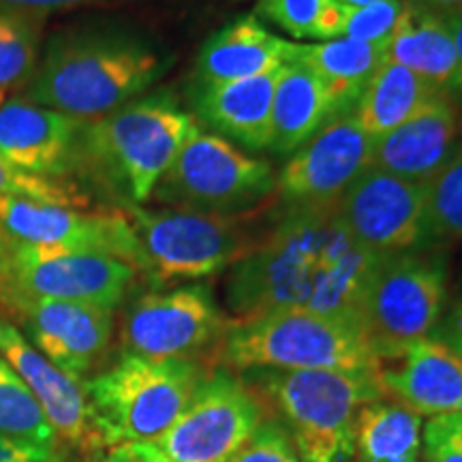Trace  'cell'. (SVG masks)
Listing matches in <instances>:
<instances>
[{
    "label": "cell",
    "instance_id": "cell-2",
    "mask_svg": "<svg viewBox=\"0 0 462 462\" xmlns=\"http://www.w3.org/2000/svg\"><path fill=\"white\" fill-rule=\"evenodd\" d=\"M171 67L157 42L118 22H79L43 42L22 97L92 123L146 95Z\"/></svg>",
    "mask_w": 462,
    "mask_h": 462
},
{
    "label": "cell",
    "instance_id": "cell-46",
    "mask_svg": "<svg viewBox=\"0 0 462 462\" xmlns=\"http://www.w3.org/2000/svg\"><path fill=\"white\" fill-rule=\"evenodd\" d=\"M456 9H462V0H460V5H458V7H456Z\"/></svg>",
    "mask_w": 462,
    "mask_h": 462
},
{
    "label": "cell",
    "instance_id": "cell-22",
    "mask_svg": "<svg viewBox=\"0 0 462 462\" xmlns=\"http://www.w3.org/2000/svg\"><path fill=\"white\" fill-rule=\"evenodd\" d=\"M291 42L276 37L255 15L238 17L201 45L190 88L273 73L289 60Z\"/></svg>",
    "mask_w": 462,
    "mask_h": 462
},
{
    "label": "cell",
    "instance_id": "cell-30",
    "mask_svg": "<svg viewBox=\"0 0 462 462\" xmlns=\"http://www.w3.org/2000/svg\"><path fill=\"white\" fill-rule=\"evenodd\" d=\"M255 14L293 39L343 37L345 5L337 0H259Z\"/></svg>",
    "mask_w": 462,
    "mask_h": 462
},
{
    "label": "cell",
    "instance_id": "cell-28",
    "mask_svg": "<svg viewBox=\"0 0 462 462\" xmlns=\"http://www.w3.org/2000/svg\"><path fill=\"white\" fill-rule=\"evenodd\" d=\"M0 437L39 454L45 462H60V441L42 404L26 388L14 366L0 356Z\"/></svg>",
    "mask_w": 462,
    "mask_h": 462
},
{
    "label": "cell",
    "instance_id": "cell-21",
    "mask_svg": "<svg viewBox=\"0 0 462 462\" xmlns=\"http://www.w3.org/2000/svg\"><path fill=\"white\" fill-rule=\"evenodd\" d=\"M279 69L238 82L190 88V106L201 123L248 150H270L273 99Z\"/></svg>",
    "mask_w": 462,
    "mask_h": 462
},
{
    "label": "cell",
    "instance_id": "cell-20",
    "mask_svg": "<svg viewBox=\"0 0 462 462\" xmlns=\"http://www.w3.org/2000/svg\"><path fill=\"white\" fill-rule=\"evenodd\" d=\"M385 396L418 415L462 411V360L437 338L418 340L379 371Z\"/></svg>",
    "mask_w": 462,
    "mask_h": 462
},
{
    "label": "cell",
    "instance_id": "cell-37",
    "mask_svg": "<svg viewBox=\"0 0 462 462\" xmlns=\"http://www.w3.org/2000/svg\"><path fill=\"white\" fill-rule=\"evenodd\" d=\"M430 337L446 345L448 349H452L462 360V298L441 317Z\"/></svg>",
    "mask_w": 462,
    "mask_h": 462
},
{
    "label": "cell",
    "instance_id": "cell-19",
    "mask_svg": "<svg viewBox=\"0 0 462 462\" xmlns=\"http://www.w3.org/2000/svg\"><path fill=\"white\" fill-rule=\"evenodd\" d=\"M460 146L462 114L448 95H441L409 123L374 137L371 167L429 184Z\"/></svg>",
    "mask_w": 462,
    "mask_h": 462
},
{
    "label": "cell",
    "instance_id": "cell-44",
    "mask_svg": "<svg viewBox=\"0 0 462 462\" xmlns=\"http://www.w3.org/2000/svg\"><path fill=\"white\" fill-rule=\"evenodd\" d=\"M0 282H3V242H0Z\"/></svg>",
    "mask_w": 462,
    "mask_h": 462
},
{
    "label": "cell",
    "instance_id": "cell-8",
    "mask_svg": "<svg viewBox=\"0 0 462 462\" xmlns=\"http://www.w3.org/2000/svg\"><path fill=\"white\" fill-rule=\"evenodd\" d=\"M123 212L137 236L142 274L159 289L218 274L251 255L262 242L234 217L142 206H126Z\"/></svg>",
    "mask_w": 462,
    "mask_h": 462
},
{
    "label": "cell",
    "instance_id": "cell-9",
    "mask_svg": "<svg viewBox=\"0 0 462 462\" xmlns=\"http://www.w3.org/2000/svg\"><path fill=\"white\" fill-rule=\"evenodd\" d=\"M276 195L268 161L253 159L223 137L198 129L161 176L150 199L173 210L240 218Z\"/></svg>",
    "mask_w": 462,
    "mask_h": 462
},
{
    "label": "cell",
    "instance_id": "cell-43",
    "mask_svg": "<svg viewBox=\"0 0 462 462\" xmlns=\"http://www.w3.org/2000/svg\"><path fill=\"white\" fill-rule=\"evenodd\" d=\"M340 5H346V7H364V5L379 3V0H337Z\"/></svg>",
    "mask_w": 462,
    "mask_h": 462
},
{
    "label": "cell",
    "instance_id": "cell-13",
    "mask_svg": "<svg viewBox=\"0 0 462 462\" xmlns=\"http://www.w3.org/2000/svg\"><path fill=\"white\" fill-rule=\"evenodd\" d=\"M0 240L65 253H99L131 263L142 273V251L125 212L28 198H0Z\"/></svg>",
    "mask_w": 462,
    "mask_h": 462
},
{
    "label": "cell",
    "instance_id": "cell-27",
    "mask_svg": "<svg viewBox=\"0 0 462 462\" xmlns=\"http://www.w3.org/2000/svg\"><path fill=\"white\" fill-rule=\"evenodd\" d=\"M421 415L396 401L364 404L356 426L354 462H413L421 449Z\"/></svg>",
    "mask_w": 462,
    "mask_h": 462
},
{
    "label": "cell",
    "instance_id": "cell-29",
    "mask_svg": "<svg viewBox=\"0 0 462 462\" xmlns=\"http://www.w3.org/2000/svg\"><path fill=\"white\" fill-rule=\"evenodd\" d=\"M45 20L0 11V90L17 92L31 84L43 50Z\"/></svg>",
    "mask_w": 462,
    "mask_h": 462
},
{
    "label": "cell",
    "instance_id": "cell-25",
    "mask_svg": "<svg viewBox=\"0 0 462 462\" xmlns=\"http://www.w3.org/2000/svg\"><path fill=\"white\" fill-rule=\"evenodd\" d=\"M334 116L337 107L319 79L300 62H285L276 75L270 150L293 154Z\"/></svg>",
    "mask_w": 462,
    "mask_h": 462
},
{
    "label": "cell",
    "instance_id": "cell-15",
    "mask_svg": "<svg viewBox=\"0 0 462 462\" xmlns=\"http://www.w3.org/2000/svg\"><path fill=\"white\" fill-rule=\"evenodd\" d=\"M0 304L39 354L78 381H86L112 345L114 310L17 293H3Z\"/></svg>",
    "mask_w": 462,
    "mask_h": 462
},
{
    "label": "cell",
    "instance_id": "cell-6",
    "mask_svg": "<svg viewBox=\"0 0 462 462\" xmlns=\"http://www.w3.org/2000/svg\"><path fill=\"white\" fill-rule=\"evenodd\" d=\"M206 373L201 362L123 354L106 371L86 379L92 426L103 448L154 443L163 437Z\"/></svg>",
    "mask_w": 462,
    "mask_h": 462
},
{
    "label": "cell",
    "instance_id": "cell-39",
    "mask_svg": "<svg viewBox=\"0 0 462 462\" xmlns=\"http://www.w3.org/2000/svg\"><path fill=\"white\" fill-rule=\"evenodd\" d=\"M443 17H446L448 31L454 39L456 58H458V78H456V92H454V95H462V9L449 11V14H446Z\"/></svg>",
    "mask_w": 462,
    "mask_h": 462
},
{
    "label": "cell",
    "instance_id": "cell-32",
    "mask_svg": "<svg viewBox=\"0 0 462 462\" xmlns=\"http://www.w3.org/2000/svg\"><path fill=\"white\" fill-rule=\"evenodd\" d=\"M0 198H28L51 204L88 208L90 199L75 182H54L17 171L0 159Z\"/></svg>",
    "mask_w": 462,
    "mask_h": 462
},
{
    "label": "cell",
    "instance_id": "cell-35",
    "mask_svg": "<svg viewBox=\"0 0 462 462\" xmlns=\"http://www.w3.org/2000/svg\"><path fill=\"white\" fill-rule=\"evenodd\" d=\"M424 462H462V411L432 415L421 429Z\"/></svg>",
    "mask_w": 462,
    "mask_h": 462
},
{
    "label": "cell",
    "instance_id": "cell-45",
    "mask_svg": "<svg viewBox=\"0 0 462 462\" xmlns=\"http://www.w3.org/2000/svg\"><path fill=\"white\" fill-rule=\"evenodd\" d=\"M3 103H5V92L0 90V106H3Z\"/></svg>",
    "mask_w": 462,
    "mask_h": 462
},
{
    "label": "cell",
    "instance_id": "cell-26",
    "mask_svg": "<svg viewBox=\"0 0 462 462\" xmlns=\"http://www.w3.org/2000/svg\"><path fill=\"white\" fill-rule=\"evenodd\" d=\"M437 97H441V92L385 56L351 109V116L364 133L379 137L409 123Z\"/></svg>",
    "mask_w": 462,
    "mask_h": 462
},
{
    "label": "cell",
    "instance_id": "cell-12",
    "mask_svg": "<svg viewBox=\"0 0 462 462\" xmlns=\"http://www.w3.org/2000/svg\"><path fill=\"white\" fill-rule=\"evenodd\" d=\"M3 242V293L79 302L116 310L137 281L131 263L99 253L45 251Z\"/></svg>",
    "mask_w": 462,
    "mask_h": 462
},
{
    "label": "cell",
    "instance_id": "cell-1",
    "mask_svg": "<svg viewBox=\"0 0 462 462\" xmlns=\"http://www.w3.org/2000/svg\"><path fill=\"white\" fill-rule=\"evenodd\" d=\"M383 257L346 231L334 206L289 210L234 265L225 298L238 319L306 309L360 328L364 293Z\"/></svg>",
    "mask_w": 462,
    "mask_h": 462
},
{
    "label": "cell",
    "instance_id": "cell-7",
    "mask_svg": "<svg viewBox=\"0 0 462 462\" xmlns=\"http://www.w3.org/2000/svg\"><path fill=\"white\" fill-rule=\"evenodd\" d=\"M432 248L392 253L374 270L360 309L368 349L396 362L418 340L430 338L448 300V262Z\"/></svg>",
    "mask_w": 462,
    "mask_h": 462
},
{
    "label": "cell",
    "instance_id": "cell-40",
    "mask_svg": "<svg viewBox=\"0 0 462 462\" xmlns=\"http://www.w3.org/2000/svg\"><path fill=\"white\" fill-rule=\"evenodd\" d=\"M0 462H45L42 456L31 449L17 446L11 439L0 437Z\"/></svg>",
    "mask_w": 462,
    "mask_h": 462
},
{
    "label": "cell",
    "instance_id": "cell-14",
    "mask_svg": "<svg viewBox=\"0 0 462 462\" xmlns=\"http://www.w3.org/2000/svg\"><path fill=\"white\" fill-rule=\"evenodd\" d=\"M334 208L346 231L381 255L421 251L435 242L426 184L368 167Z\"/></svg>",
    "mask_w": 462,
    "mask_h": 462
},
{
    "label": "cell",
    "instance_id": "cell-23",
    "mask_svg": "<svg viewBox=\"0 0 462 462\" xmlns=\"http://www.w3.org/2000/svg\"><path fill=\"white\" fill-rule=\"evenodd\" d=\"M388 58L420 75L441 95L454 97L458 58L446 17L418 0H402V11L388 43Z\"/></svg>",
    "mask_w": 462,
    "mask_h": 462
},
{
    "label": "cell",
    "instance_id": "cell-10",
    "mask_svg": "<svg viewBox=\"0 0 462 462\" xmlns=\"http://www.w3.org/2000/svg\"><path fill=\"white\" fill-rule=\"evenodd\" d=\"M229 319L208 285L154 289L135 298L120 326L123 354L150 360L199 362L215 356Z\"/></svg>",
    "mask_w": 462,
    "mask_h": 462
},
{
    "label": "cell",
    "instance_id": "cell-42",
    "mask_svg": "<svg viewBox=\"0 0 462 462\" xmlns=\"http://www.w3.org/2000/svg\"><path fill=\"white\" fill-rule=\"evenodd\" d=\"M82 462H114L112 454H106L103 449H92V452L86 454V458Z\"/></svg>",
    "mask_w": 462,
    "mask_h": 462
},
{
    "label": "cell",
    "instance_id": "cell-4",
    "mask_svg": "<svg viewBox=\"0 0 462 462\" xmlns=\"http://www.w3.org/2000/svg\"><path fill=\"white\" fill-rule=\"evenodd\" d=\"M245 383L285 426L300 462H354L364 404L381 401L379 371H242Z\"/></svg>",
    "mask_w": 462,
    "mask_h": 462
},
{
    "label": "cell",
    "instance_id": "cell-24",
    "mask_svg": "<svg viewBox=\"0 0 462 462\" xmlns=\"http://www.w3.org/2000/svg\"><path fill=\"white\" fill-rule=\"evenodd\" d=\"M385 56H388V45L337 37L317 45L291 43L287 62H300L309 69L332 97L337 116H340L356 107Z\"/></svg>",
    "mask_w": 462,
    "mask_h": 462
},
{
    "label": "cell",
    "instance_id": "cell-3",
    "mask_svg": "<svg viewBox=\"0 0 462 462\" xmlns=\"http://www.w3.org/2000/svg\"><path fill=\"white\" fill-rule=\"evenodd\" d=\"M198 129L170 90L142 95L86 123L79 173L101 182L123 208L142 206Z\"/></svg>",
    "mask_w": 462,
    "mask_h": 462
},
{
    "label": "cell",
    "instance_id": "cell-34",
    "mask_svg": "<svg viewBox=\"0 0 462 462\" xmlns=\"http://www.w3.org/2000/svg\"><path fill=\"white\" fill-rule=\"evenodd\" d=\"M227 462H300L291 437L274 415H265L251 439Z\"/></svg>",
    "mask_w": 462,
    "mask_h": 462
},
{
    "label": "cell",
    "instance_id": "cell-16",
    "mask_svg": "<svg viewBox=\"0 0 462 462\" xmlns=\"http://www.w3.org/2000/svg\"><path fill=\"white\" fill-rule=\"evenodd\" d=\"M374 137L351 112L334 116L298 148L276 176V193L289 210L337 206L340 195L371 167Z\"/></svg>",
    "mask_w": 462,
    "mask_h": 462
},
{
    "label": "cell",
    "instance_id": "cell-31",
    "mask_svg": "<svg viewBox=\"0 0 462 462\" xmlns=\"http://www.w3.org/2000/svg\"><path fill=\"white\" fill-rule=\"evenodd\" d=\"M426 187H429V217L435 240H462V146Z\"/></svg>",
    "mask_w": 462,
    "mask_h": 462
},
{
    "label": "cell",
    "instance_id": "cell-36",
    "mask_svg": "<svg viewBox=\"0 0 462 462\" xmlns=\"http://www.w3.org/2000/svg\"><path fill=\"white\" fill-rule=\"evenodd\" d=\"M114 0H0V11H14V14L37 15L48 20L50 15L73 11L79 7H92V5H106Z\"/></svg>",
    "mask_w": 462,
    "mask_h": 462
},
{
    "label": "cell",
    "instance_id": "cell-33",
    "mask_svg": "<svg viewBox=\"0 0 462 462\" xmlns=\"http://www.w3.org/2000/svg\"><path fill=\"white\" fill-rule=\"evenodd\" d=\"M402 11V0H379L364 7H346L343 20V37L356 42L388 45Z\"/></svg>",
    "mask_w": 462,
    "mask_h": 462
},
{
    "label": "cell",
    "instance_id": "cell-5",
    "mask_svg": "<svg viewBox=\"0 0 462 462\" xmlns=\"http://www.w3.org/2000/svg\"><path fill=\"white\" fill-rule=\"evenodd\" d=\"M215 362L229 371H381L360 328L306 309L229 321Z\"/></svg>",
    "mask_w": 462,
    "mask_h": 462
},
{
    "label": "cell",
    "instance_id": "cell-47",
    "mask_svg": "<svg viewBox=\"0 0 462 462\" xmlns=\"http://www.w3.org/2000/svg\"><path fill=\"white\" fill-rule=\"evenodd\" d=\"M413 462H418V460H413Z\"/></svg>",
    "mask_w": 462,
    "mask_h": 462
},
{
    "label": "cell",
    "instance_id": "cell-17",
    "mask_svg": "<svg viewBox=\"0 0 462 462\" xmlns=\"http://www.w3.org/2000/svg\"><path fill=\"white\" fill-rule=\"evenodd\" d=\"M84 120L14 97L0 106V159L17 171L73 182L82 171Z\"/></svg>",
    "mask_w": 462,
    "mask_h": 462
},
{
    "label": "cell",
    "instance_id": "cell-41",
    "mask_svg": "<svg viewBox=\"0 0 462 462\" xmlns=\"http://www.w3.org/2000/svg\"><path fill=\"white\" fill-rule=\"evenodd\" d=\"M420 5H424L426 9L435 11V14L446 15L449 11H454L460 5V0H418Z\"/></svg>",
    "mask_w": 462,
    "mask_h": 462
},
{
    "label": "cell",
    "instance_id": "cell-18",
    "mask_svg": "<svg viewBox=\"0 0 462 462\" xmlns=\"http://www.w3.org/2000/svg\"><path fill=\"white\" fill-rule=\"evenodd\" d=\"M0 356L14 366L42 404L60 446L79 449L84 454L92 449H106L92 426L84 381L69 377L43 354H39L5 315H0Z\"/></svg>",
    "mask_w": 462,
    "mask_h": 462
},
{
    "label": "cell",
    "instance_id": "cell-38",
    "mask_svg": "<svg viewBox=\"0 0 462 462\" xmlns=\"http://www.w3.org/2000/svg\"><path fill=\"white\" fill-rule=\"evenodd\" d=\"M114 462H173L152 443H125L112 448Z\"/></svg>",
    "mask_w": 462,
    "mask_h": 462
},
{
    "label": "cell",
    "instance_id": "cell-11",
    "mask_svg": "<svg viewBox=\"0 0 462 462\" xmlns=\"http://www.w3.org/2000/svg\"><path fill=\"white\" fill-rule=\"evenodd\" d=\"M265 420V404L229 368L208 371L157 446L173 462H227Z\"/></svg>",
    "mask_w": 462,
    "mask_h": 462
}]
</instances>
